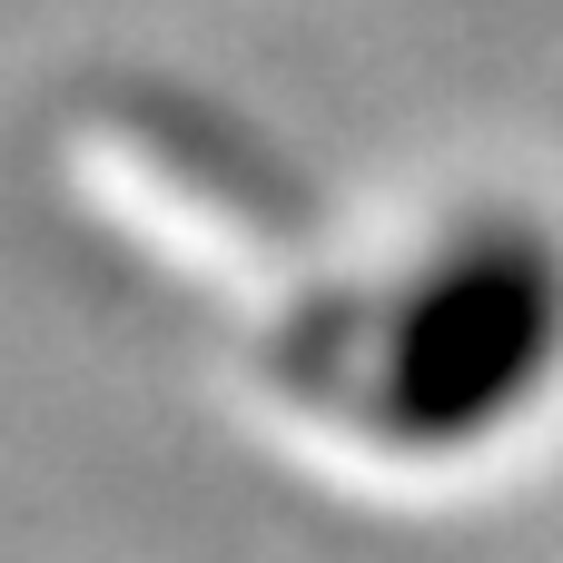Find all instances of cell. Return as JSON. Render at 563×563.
<instances>
[{
    "label": "cell",
    "mask_w": 563,
    "mask_h": 563,
    "mask_svg": "<svg viewBox=\"0 0 563 563\" xmlns=\"http://www.w3.org/2000/svg\"><path fill=\"white\" fill-rule=\"evenodd\" d=\"M563 336V267L544 238L485 228L465 238L396 317V356H386V406L406 435H475L495 426V406H515Z\"/></svg>",
    "instance_id": "cell-1"
}]
</instances>
